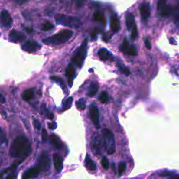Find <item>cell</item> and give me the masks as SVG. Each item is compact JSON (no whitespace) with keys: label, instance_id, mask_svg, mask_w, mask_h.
I'll use <instances>...</instances> for the list:
<instances>
[{"label":"cell","instance_id":"cell-1","mask_svg":"<svg viewBox=\"0 0 179 179\" xmlns=\"http://www.w3.org/2000/svg\"><path fill=\"white\" fill-rule=\"evenodd\" d=\"M32 151L30 142L25 136H18L13 140L9 149V155L13 158L24 159Z\"/></svg>","mask_w":179,"mask_h":179},{"label":"cell","instance_id":"cell-2","mask_svg":"<svg viewBox=\"0 0 179 179\" xmlns=\"http://www.w3.org/2000/svg\"><path fill=\"white\" fill-rule=\"evenodd\" d=\"M73 32L69 30H63L56 34L51 36L46 39H44L42 41L48 45H57L64 44L68 41L69 39L72 37Z\"/></svg>","mask_w":179,"mask_h":179},{"label":"cell","instance_id":"cell-3","mask_svg":"<svg viewBox=\"0 0 179 179\" xmlns=\"http://www.w3.org/2000/svg\"><path fill=\"white\" fill-rule=\"evenodd\" d=\"M87 50H88V39H86L83 41L79 48L77 49L76 52L73 55L72 59H71L72 64L77 67L81 68L86 57Z\"/></svg>","mask_w":179,"mask_h":179},{"label":"cell","instance_id":"cell-4","mask_svg":"<svg viewBox=\"0 0 179 179\" xmlns=\"http://www.w3.org/2000/svg\"><path fill=\"white\" fill-rule=\"evenodd\" d=\"M102 134L104 148L109 155H112L116 152V141L113 134L109 129H104Z\"/></svg>","mask_w":179,"mask_h":179},{"label":"cell","instance_id":"cell-5","mask_svg":"<svg viewBox=\"0 0 179 179\" xmlns=\"http://www.w3.org/2000/svg\"><path fill=\"white\" fill-rule=\"evenodd\" d=\"M55 21L58 24L65 27H70L77 29L80 26V21L75 16H69L64 14H57L55 15Z\"/></svg>","mask_w":179,"mask_h":179},{"label":"cell","instance_id":"cell-6","mask_svg":"<svg viewBox=\"0 0 179 179\" xmlns=\"http://www.w3.org/2000/svg\"><path fill=\"white\" fill-rule=\"evenodd\" d=\"M37 167L42 172H48L50 169L51 162L46 152H43L39 157Z\"/></svg>","mask_w":179,"mask_h":179},{"label":"cell","instance_id":"cell-7","mask_svg":"<svg viewBox=\"0 0 179 179\" xmlns=\"http://www.w3.org/2000/svg\"><path fill=\"white\" fill-rule=\"evenodd\" d=\"M102 145H104V143L100 135L99 134H95L92 140V150L95 155H99L102 153Z\"/></svg>","mask_w":179,"mask_h":179},{"label":"cell","instance_id":"cell-8","mask_svg":"<svg viewBox=\"0 0 179 179\" xmlns=\"http://www.w3.org/2000/svg\"><path fill=\"white\" fill-rule=\"evenodd\" d=\"M158 9L162 17H167L173 12V8L171 6L167 5L165 1H159L158 2Z\"/></svg>","mask_w":179,"mask_h":179},{"label":"cell","instance_id":"cell-9","mask_svg":"<svg viewBox=\"0 0 179 179\" xmlns=\"http://www.w3.org/2000/svg\"><path fill=\"white\" fill-rule=\"evenodd\" d=\"M41 170L37 167H32L26 169L22 174V179H34L38 177L39 174L41 173Z\"/></svg>","mask_w":179,"mask_h":179},{"label":"cell","instance_id":"cell-10","mask_svg":"<svg viewBox=\"0 0 179 179\" xmlns=\"http://www.w3.org/2000/svg\"><path fill=\"white\" fill-rule=\"evenodd\" d=\"M90 116L95 127L97 129H99V113L96 105H92L90 110Z\"/></svg>","mask_w":179,"mask_h":179},{"label":"cell","instance_id":"cell-11","mask_svg":"<svg viewBox=\"0 0 179 179\" xmlns=\"http://www.w3.org/2000/svg\"><path fill=\"white\" fill-rule=\"evenodd\" d=\"M26 36L23 33L19 31L13 30H11L9 34H8V39L9 41L11 42H14V43H18V42H21L23 40L25 39Z\"/></svg>","mask_w":179,"mask_h":179},{"label":"cell","instance_id":"cell-12","mask_svg":"<svg viewBox=\"0 0 179 179\" xmlns=\"http://www.w3.org/2000/svg\"><path fill=\"white\" fill-rule=\"evenodd\" d=\"M40 48H41V45L38 44L37 42L32 41H27L22 46V50L28 53L35 52Z\"/></svg>","mask_w":179,"mask_h":179},{"label":"cell","instance_id":"cell-13","mask_svg":"<svg viewBox=\"0 0 179 179\" xmlns=\"http://www.w3.org/2000/svg\"><path fill=\"white\" fill-rule=\"evenodd\" d=\"M2 24L5 28H10L13 24V18L7 11L3 10L1 13Z\"/></svg>","mask_w":179,"mask_h":179},{"label":"cell","instance_id":"cell-14","mask_svg":"<svg viewBox=\"0 0 179 179\" xmlns=\"http://www.w3.org/2000/svg\"><path fill=\"white\" fill-rule=\"evenodd\" d=\"M140 13H141V16L143 21H146L150 15H151V8H150V5L148 3H142L140 6Z\"/></svg>","mask_w":179,"mask_h":179},{"label":"cell","instance_id":"cell-15","mask_svg":"<svg viewBox=\"0 0 179 179\" xmlns=\"http://www.w3.org/2000/svg\"><path fill=\"white\" fill-rule=\"evenodd\" d=\"M53 164L57 173H60L63 169V159L59 154L53 155Z\"/></svg>","mask_w":179,"mask_h":179},{"label":"cell","instance_id":"cell-16","mask_svg":"<svg viewBox=\"0 0 179 179\" xmlns=\"http://www.w3.org/2000/svg\"><path fill=\"white\" fill-rule=\"evenodd\" d=\"M76 73V69L74 66L73 65V64H69L68 67H67L66 69V76L68 78L69 80V86H72V83H73V78L74 76Z\"/></svg>","mask_w":179,"mask_h":179},{"label":"cell","instance_id":"cell-17","mask_svg":"<svg viewBox=\"0 0 179 179\" xmlns=\"http://www.w3.org/2000/svg\"><path fill=\"white\" fill-rule=\"evenodd\" d=\"M120 23L119 19L116 14H113L111 16V29L113 32H118L120 30Z\"/></svg>","mask_w":179,"mask_h":179},{"label":"cell","instance_id":"cell-18","mask_svg":"<svg viewBox=\"0 0 179 179\" xmlns=\"http://www.w3.org/2000/svg\"><path fill=\"white\" fill-rule=\"evenodd\" d=\"M98 55H99L100 60H103V61L109 60L112 57L111 53L106 48H101L98 51Z\"/></svg>","mask_w":179,"mask_h":179},{"label":"cell","instance_id":"cell-19","mask_svg":"<svg viewBox=\"0 0 179 179\" xmlns=\"http://www.w3.org/2000/svg\"><path fill=\"white\" fill-rule=\"evenodd\" d=\"M85 164H86V167L88 170L95 171L97 169V165H96L95 162L90 158V157L88 155V154H87L86 158H85Z\"/></svg>","mask_w":179,"mask_h":179},{"label":"cell","instance_id":"cell-20","mask_svg":"<svg viewBox=\"0 0 179 179\" xmlns=\"http://www.w3.org/2000/svg\"><path fill=\"white\" fill-rule=\"evenodd\" d=\"M50 142L51 144H53V146H54L56 149L60 150L63 148V144L61 142V141L58 137L57 136L55 135V134H52L50 136Z\"/></svg>","mask_w":179,"mask_h":179},{"label":"cell","instance_id":"cell-21","mask_svg":"<svg viewBox=\"0 0 179 179\" xmlns=\"http://www.w3.org/2000/svg\"><path fill=\"white\" fill-rule=\"evenodd\" d=\"M98 88H99L98 83L97 82L91 83L90 86L89 87V90H88V93H87V95H88L89 97H93V96H95L96 94H97L98 91Z\"/></svg>","mask_w":179,"mask_h":179},{"label":"cell","instance_id":"cell-22","mask_svg":"<svg viewBox=\"0 0 179 179\" xmlns=\"http://www.w3.org/2000/svg\"><path fill=\"white\" fill-rule=\"evenodd\" d=\"M126 25L128 30H131L134 25V16L132 13H128L126 15Z\"/></svg>","mask_w":179,"mask_h":179},{"label":"cell","instance_id":"cell-23","mask_svg":"<svg viewBox=\"0 0 179 179\" xmlns=\"http://www.w3.org/2000/svg\"><path fill=\"white\" fill-rule=\"evenodd\" d=\"M34 89L30 88L24 90L22 93V98L24 101H29L34 96Z\"/></svg>","mask_w":179,"mask_h":179},{"label":"cell","instance_id":"cell-24","mask_svg":"<svg viewBox=\"0 0 179 179\" xmlns=\"http://www.w3.org/2000/svg\"><path fill=\"white\" fill-rule=\"evenodd\" d=\"M129 48H130V46H129L128 41H127V39H125V40L123 41L122 44L121 45V46H120V50H121L122 53H125V54H129Z\"/></svg>","mask_w":179,"mask_h":179},{"label":"cell","instance_id":"cell-25","mask_svg":"<svg viewBox=\"0 0 179 179\" xmlns=\"http://www.w3.org/2000/svg\"><path fill=\"white\" fill-rule=\"evenodd\" d=\"M76 106L79 110H84L86 106V99L85 98H80L76 102Z\"/></svg>","mask_w":179,"mask_h":179},{"label":"cell","instance_id":"cell-26","mask_svg":"<svg viewBox=\"0 0 179 179\" xmlns=\"http://www.w3.org/2000/svg\"><path fill=\"white\" fill-rule=\"evenodd\" d=\"M41 111L43 112L44 115L46 116V117L48 118V119L52 120L53 118H54V115H53V113H52L51 112L49 111V110L46 108V105H45L44 104L41 105Z\"/></svg>","mask_w":179,"mask_h":179},{"label":"cell","instance_id":"cell-27","mask_svg":"<svg viewBox=\"0 0 179 179\" xmlns=\"http://www.w3.org/2000/svg\"><path fill=\"white\" fill-rule=\"evenodd\" d=\"M94 20L97 22H103V23H105V22H106L104 14L101 12H95L94 13Z\"/></svg>","mask_w":179,"mask_h":179},{"label":"cell","instance_id":"cell-28","mask_svg":"<svg viewBox=\"0 0 179 179\" xmlns=\"http://www.w3.org/2000/svg\"><path fill=\"white\" fill-rule=\"evenodd\" d=\"M126 169H127L126 163L124 162H120L119 164H118V175L122 176V174H124L125 171H126Z\"/></svg>","mask_w":179,"mask_h":179},{"label":"cell","instance_id":"cell-29","mask_svg":"<svg viewBox=\"0 0 179 179\" xmlns=\"http://www.w3.org/2000/svg\"><path fill=\"white\" fill-rule=\"evenodd\" d=\"M73 97H68L67 99L64 100V102H63V109L64 110H67V109H70L71 105H72L73 103Z\"/></svg>","mask_w":179,"mask_h":179},{"label":"cell","instance_id":"cell-30","mask_svg":"<svg viewBox=\"0 0 179 179\" xmlns=\"http://www.w3.org/2000/svg\"><path fill=\"white\" fill-rule=\"evenodd\" d=\"M117 66L118 67V69H119L120 71L122 74H124L125 76L130 75V71H129V69H127L125 65H123V64H118Z\"/></svg>","mask_w":179,"mask_h":179},{"label":"cell","instance_id":"cell-31","mask_svg":"<svg viewBox=\"0 0 179 179\" xmlns=\"http://www.w3.org/2000/svg\"><path fill=\"white\" fill-rule=\"evenodd\" d=\"M53 28H54V25H53L51 22H48V21L44 22L41 25V30H44V31L50 30H52V29H53Z\"/></svg>","mask_w":179,"mask_h":179},{"label":"cell","instance_id":"cell-32","mask_svg":"<svg viewBox=\"0 0 179 179\" xmlns=\"http://www.w3.org/2000/svg\"><path fill=\"white\" fill-rule=\"evenodd\" d=\"M99 101L103 104H104V103H106L107 102L109 101V95L108 93H106V92H102L99 95Z\"/></svg>","mask_w":179,"mask_h":179},{"label":"cell","instance_id":"cell-33","mask_svg":"<svg viewBox=\"0 0 179 179\" xmlns=\"http://www.w3.org/2000/svg\"><path fill=\"white\" fill-rule=\"evenodd\" d=\"M50 79L52 80H53V81H55L56 83H59L60 85V86H61L63 89L65 88V85H64V82L61 78L57 77V76H51Z\"/></svg>","mask_w":179,"mask_h":179},{"label":"cell","instance_id":"cell-34","mask_svg":"<svg viewBox=\"0 0 179 179\" xmlns=\"http://www.w3.org/2000/svg\"><path fill=\"white\" fill-rule=\"evenodd\" d=\"M102 165L105 170H108L109 168V162L106 157H103L102 160Z\"/></svg>","mask_w":179,"mask_h":179},{"label":"cell","instance_id":"cell-35","mask_svg":"<svg viewBox=\"0 0 179 179\" xmlns=\"http://www.w3.org/2000/svg\"><path fill=\"white\" fill-rule=\"evenodd\" d=\"M138 36V30H137V27L136 24H134V27L132 29V32H131V38L132 40H135Z\"/></svg>","mask_w":179,"mask_h":179},{"label":"cell","instance_id":"cell-36","mask_svg":"<svg viewBox=\"0 0 179 179\" xmlns=\"http://www.w3.org/2000/svg\"><path fill=\"white\" fill-rule=\"evenodd\" d=\"M174 20L175 22L177 25H179V4L178 5V7L176 8L175 13H174Z\"/></svg>","mask_w":179,"mask_h":179},{"label":"cell","instance_id":"cell-37","mask_svg":"<svg viewBox=\"0 0 179 179\" xmlns=\"http://www.w3.org/2000/svg\"><path fill=\"white\" fill-rule=\"evenodd\" d=\"M112 35H113V34L110 32H108L103 34L102 39L104 41H109V40L111 39V38L112 37Z\"/></svg>","mask_w":179,"mask_h":179},{"label":"cell","instance_id":"cell-38","mask_svg":"<svg viewBox=\"0 0 179 179\" xmlns=\"http://www.w3.org/2000/svg\"><path fill=\"white\" fill-rule=\"evenodd\" d=\"M33 123H34V126L35 129H37V130H40V129H41V122H40L37 119H36V118H34Z\"/></svg>","mask_w":179,"mask_h":179},{"label":"cell","instance_id":"cell-39","mask_svg":"<svg viewBox=\"0 0 179 179\" xmlns=\"http://www.w3.org/2000/svg\"><path fill=\"white\" fill-rule=\"evenodd\" d=\"M129 54L131 55H133V56H135V55H137L136 49L135 48V46H133V45L130 46V48H129Z\"/></svg>","mask_w":179,"mask_h":179},{"label":"cell","instance_id":"cell-40","mask_svg":"<svg viewBox=\"0 0 179 179\" xmlns=\"http://www.w3.org/2000/svg\"><path fill=\"white\" fill-rule=\"evenodd\" d=\"M48 139V133L46 129H42V142H46Z\"/></svg>","mask_w":179,"mask_h":179},{"label":"cell","instance_id":"cell-41","mask_svg":"<svg viewBox=\"0 0 179 179\" xmlns=\"http://www.w3.org/2000/svg\"><path fill=\"white\" fill-rule=\"evenodd\" d=\"M99 32V30H98L97 28H95L94 30H93V32H91V38L92 39H95L96 37H97V36Z\"/></svg>","mask_w":179,"mask_h":179},{"label":"cell","instance_id":"cell-42","mask_svg":"<svg viewBox=\"0 0 179 179\" xmlns=\"http://www.w3.org/2000/svg\"><path fill=\"white\" fill-rule=\"evenodd\" d=\"M172 172H170V171H163L162 173H160L159 174V175L160 176H162V177H165V176H170L172 175Z\"/></svg>","mask_w":179,"mask_h":179},{"label":"cell","instance_id":"cell-43","mask_svg":"<svg viewBox=\"0 0 179 179\" xmlns=\"http://www.w3.org/2000/svg\"><path fill=\"white\" fill-rule=\"evenodd\" d=\"M144 43H145V47H146V48L148 49V50H151V41H150L148 39H145V41H144Z\"/></svg>","mask_w":179,"mask_h":179},{"label":"cell","instance_id":"cell-44","mask_svg":"<svg viewBox=\"0 0 179 179\" xmlns=\"http://www.w3.org/2000/svg\"><path fill=\"white\" fill-rule=\"evenodd\" d=\"M5 179H17V174L13 173V171L11 172L7 177L5 178Z\"/></svg>","mask_w":179,"mask_h":179},{"label":"cell","instance_id":"cell-45","mask_svg":"<svg viewBox=\"0 0 179 179\" xmlns=\"http://www.w3.org/2000/svg\"><path fill=\"white\" fill-rule=\"evenodd\" d=\"M48 126L50 129H56V127H57V123L56 122L49 123V124L48 125Z\"/></svg>","mask_w":179,"mask_h":179},{"label":"cell","instance_id":"cell-46","mask_svg":"<svg viewBox=\"0 0 179 179\" xmlns=\"http://www.w3.org/2000/svg\"><path fill=\"white\" fill-rule=\"evenodd\" d=\"M1 140H2V143H3L4 142H6V138H4V133H3V131H1Z\"/></svg>","mask_w":179,"mask_h":179},{"label":"cell","instance_id":"cell-47","mask_svg":"<svg viewBox=\"0 0 179 179\" xmlns=\"http://www.w3.org/2000/svg\"><path fill=\"white\" fill-rule=\"evenodd\" d=\"M169 179H179V176L178 175H173V176H171Z\"/></svg>","mask_w":179,"mask_h":179},{"label":"cell","instance_id":"cell-48","mask_svg":"<svg viewBox=\"0 0 179 179\" xmlns=\"http://www.w3.org/2000/svg\"><path fill=\"white\" fill-rule=\"evenodd\" d=\"M1 102H2V103H4V102H5V99H4V96L2 95H1Z\"/></svg>","mask_w":179,"mask_h":179},{"label":"cell","instance_id":"cell-49","mask_svg":"<svg viewBox=\"0 0 179 179\" xmlns=\"http://www.w3.org/2000/svg\"><path fill=\"white\" fill-rule=\"evenodd\" d=\"M26 30H27V32H33V30H32V29H30L29 28H26Z\"/></svg>","mask_w":179,"mask_h":179}]
</instances>
